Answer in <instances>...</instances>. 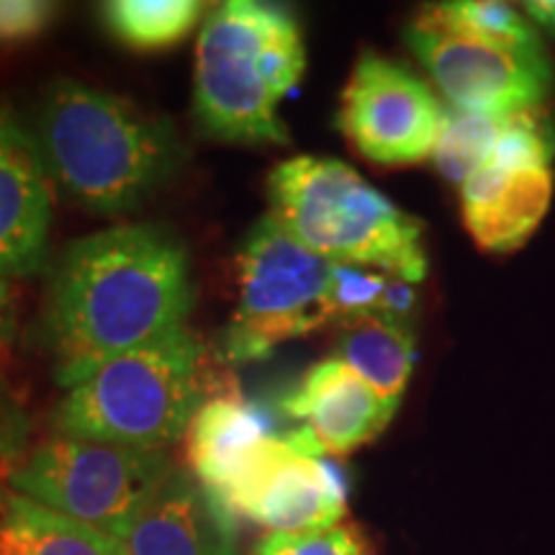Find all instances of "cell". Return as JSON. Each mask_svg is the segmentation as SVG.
<instances>
[{
	"label": "cell",
	"mask_w": 555,
	"mask_h": 555,
	"mask_svg": "<svg viewBox=\"0 0 555 555\" xmlns=\"http://www.w3.org/2000/svg\"><path fill=\"white\" fill-rule=\"evenodd\" d=\"M196 288L189 249L159 224H119L62 249L47 286L44 330L62 388L185 327Z\"/></svg>",
	"instance_id": "obj_1"
},
{
	"label": "cell",
	"mask_w": 555,
	"mask_h": 555,
	"mask_svg": "<svg viewBox=\"0 0 555 555\" xmlns=\"http://www.w3.org/2000/svg\"><path fill=\"white\" fill-rule=\"evenodd\" d=\"M34 137L62 196L93 214L134 211L185 159L168 119L67 78L47 86Z\"/></svg>",
	"instance_id": "obj_2"
},
{
	"label": "cell",
	"mask_w": 555,
	"mask_h": 555,
	"mask_svg": "<svg viewBox=\"0 0 555 555\" xmlns=\"http://www.w3.org/2000/svg\"><path fill=\"white\" fill-rule=\"evenodd\" d=\"M307 47L294 13L227 0L208 13L193 65V114L208 137L232 144H288L278 108L304 78Z\"/></svg>",
	"instance_id": "obj_3"
},
{
	"label": "cell",
	"mask_w": 555,
	"mask_h": 555,
	"mask_svg": "<svg viewBox=\"0 0 555 555\" xmlns=\"http://www.w3.org/2000/svg\"><path fill=\"white\" fill-rule=\"evenodd\" d=\"M270 217L335 266L380 270L399 281L427 275L425 227L350 165L301 155L268 176Z\"/></svg>",
	"instance_id": "obj_4"
},
{
	"label": "cell",
	"mask_w": 555,
	"mask_h": 555,
	"mask_svg": "<svg viewBox=\"0 0 555 555\" xmlns=\"http://www.w3.org/2000/svg\"><path fill=\"white\" fill-rule=\"evenodd\" d=\"M204 345L189 327L111 358L54 409L62 437L165 450L189 433L201 406Z\"/></svg>",
	"instance_id": "obj_5"
},
{
	"label": "cell",
	"mask_w": 555,
	"mask_h": 555,
	"mask_svg": "<svg viewBox=\"0 0 555 555\" xmlns=\"http://www.w3.org/2000/svg\"><path fill=\"white\" fill-rule=\"evenodd\" d=\"M332 283L335 262L266 214L237 253V309L221 332V360L253 363L288 339L337 324Z\"/></svg>",
	"instance_id": "obj_6"
},
{
	"label": "cell",
	"mask_w": 555,
	"mask_h": 555,
	"mask_svg": "<svg viewBox=\"0 0 555 555\" xmlns=\"http://www.w3.org/2000/svg\"><path fill=\"white\" fill-rule=\"evenodd\" d=\"M170 474L165 450L57 435L21 457L9 483L47 509L124 540Z\"/></svg>",
	"instance_id": "obj_7"
},
{
	"label": "cell",
	"mask_w": 555,
	"mask_h": 555,
	"mask_svg": "<svg viewBox=\"0 0 555 555\" xmlns=\"http://www.w3.org/2000/svg\"><path fill=\"white\" fill-rule=\"evenodd\" d=\"M219 506L270 532L327 530L347 512V478L309 429L291 427L258 450Z\"/></svg>",
	"instance_id": "obj_8"
},
{
	"label": "cell",
	"mask_w": 555,
	"mask_h": 555,
	"mask_svg": "<svg viewBox=\"0 0 555 555\" xmlns=\"http://www.w3.org/2000/svg\"><path fill=\"white\" fill-rule=\"evenodd\" d=\"M406 41L450 108L483 116L535 114L551 99L555 73L543 47L515 50L414 18Z\"/></svg>",
	"instance_id": "obj_9"
},
{
	"label": "cell",
	"mask_w": 555,
	"mask_h": 555,
	"mask_svg": "<svg viewBox=\"0 0 555 555\" xmlns=\"http://www.w3.org/2000/svg\"><path fill=\"white\" fill-rule=\"evenodd\" d=\"M448 108L420 75L363 52L343 90L339 129L380 168H404L435 157Z\"/></svg>",
	"instance_id": "obj_10"
},
{
	"label": "cell",
	"mask_w": 555,
	"mask_h": 555,
	"mask_svg": "<svg viewBox=\"0 0 555 555\" xmlns=\"http://www.w3.org/2000/svg\"><path fill=\"white\" fill-rule=\"evenodd\" d=\"M463 221L486 253L522 247L553 201V134L535 114L512 116L494 157L461 185Z\"/></svg>",
	"instance_id": "obj_11"
},
{
	"label": "cell",
	"mask_w": 555,
	"mask_h": 555,
	"mask_svg": "<svg viewBox=\"0 0 555 555\" xmlns=\"http://www.w3.org/2000/svg\"><path fill=\"white\" fill-rule=\"evenodd\" d=\"M37 137L0 106V278L39 273L50 253L54 191Z\"/></svg>",
	"instance_id": "obj_12"
},
{
	"label": "cell",
	"mask_w": 555,
	"mask_h": 555,
	"mask_svg": "<svg viewBox=\"0 0 555 555\" xmlns=\"http://www.w3.org/2000/svg\"><path fill=\"white\" fill-rule=\"evenodd\" d=\"M278 414L309 429L324 455H347L384 433L397 414L335 356L311 365L296 388L278 399Z\"/></svg>",
	"instance_id": "obj_13"
},
{
	"label": "cell",
	"mask_w": 555,
	"mask_h": 555,
	"mask_svg": "<svg viewBox=\"0 0 555 555\" xmlns=\"http://www.w3.org/2000/svg\"><path fill=\"white\" fill-rule=\"evenodd\" d=\"M129 555H237V519L185 470H172L121 540Z\"/></svg>",
	"instance_id": "obj_14"
},
{
	"label": "cell",
	"mask_w": 555,
	"mask_h": 555,
	"mask_svg": "<svg viewBox=\"0 0 555 555\" xmlns=\"http://www.w3.org/2000/svg\"><path fill=\"white\" fill-rule=\"evenodd\" d=\"M278 433L275 416L258 401H247L237 391L214 393L201 401L185 433V455L193 478L219 502L258 450Z\"/></svg>",
	"instance_id": "obj_15"
},
{
	"label": "cell",
	"mask_w": 555,
	"mask_h": 555,
	"mask_svg": "<svg viewBox=\"0 0 555 555\" xmlns=\"http://www.w3.org/2000/svg\"><path fill=\"white\" fill-rule=\"evenodd\" d=\"M335 358L358 373L380 399L401 404L416 363V337L409 317L371 311L337 324Z\"/></svg>",
	"instance_id": "obj_16"
},
{
	"label": "cell",
	"mask_w": 555,
	"mask_h": 555,
	"mask_svg": "<svg viewBox=\"0 0 555 555\" xmlns=\"http://www.w3.org/2000/svg\"><path fill=\"white\" fill-rule=\"evenodd\" d=\"M0 555H129L121 540L0 489Z\"/></svg>",
	"instance_id": "obj_17"
},
{
	"label": "cell",
	"mask_w": 555,
	"mask_h": 555,
	"mask_svg": "<svg viewBox=\"0 0 555 555\" xmlns=\"http://www.w3.org/2000/svg\"><path fill=\"white\" fill-rule=\"evenodd\" d=\"M204 3L196 0H111L101 18L111 37L137 52L176 47L198 24Z\"/></svg>",
	"instance_id": "obj_18"
},
{
	"label": "cell",
	"mask_w": 555,
	"mask_h": 555,
	"mask_svg": "<svg viewBox=\"0 0 555 555\" xmlns=\"http://www.w3.org/2000/svg\"><path fill=\"white\" fill-rule=\"evenodd\" d=\"M416 18L463 37L489 41V44L538 50L540 39L532 26L509 3L496 0H453V3L429 5Z\"/></svg>",
	"instance_id": "obj_19"
},
{
	"label": "cell",
	"mask_w": 555,
	"mask_h": 555,
	"mask_svg": "<svg viewBox=\"0 0 555 555\" xmlns=\"http://www.w3.org/2000/svg\"><path fill=\"white\" fill-rule=\"evenodd\" d=\"M512 116H483L470 111L448 108L446 127L435 150L437 170L461 185L478 168H483L504 139Z\"/></svg>",
	"instance_id": "obj_20"
},
{
	"label": "cell",
	"mask_w": 555,
	"mask_h": 555,
	"mask_svg": "<svg viewBox=\"0 0 555 555\" xmlns=\"http://www.w3.org/2000/svg\"><path fill=\"white\" fill-rule=\"evenodd\" d=\"M249 555H371L363 532L350 525L309 532H268Z\"/></svg>",
	"instance_id": "obj_21"
},
{
	"label": "cell",
	"mask_w": 555,
	"mask_h": 555,
	"mask_svg": "<svg viewBox=\"0 0 555 555\" xmlns=\"http://www.w3.org/2000/svg\"><path fill=\"white\" fill-rule=\"evenodd\" d=\"M60 5L47 0H0V50L29 44L57 18Z\"/></svg>",
	"instance_id": "obj_22"
},
{
	"label": "cell",
	"mask_w": 555,
	"mask_h": 555,
	"mask_svg": "<svg viewBox=\"0 0 555 555\" xmlns=\"http://www.w3.org/2000/svg\"><path fill=\"white\" fill-rule=\"evenodd\" d=\"M26 437H29V420L0 376V466H11V470L18 466Z\"/></svg>",
	"instance_id": "obj_23"
},
{
	"label": "cell",
	"mask_w": 555,
	"mask_h": 555,
	"mask_svg": "<svg viewBox=\"0 0 555 555\" xmlns=\"http://www.w3.org/2000/svg\"><path fill=\"white\" fill-rule=\"evenodd\" d=\"M13 330H16V301H13L11 283L0 278V352L11 347Z\"/></svg>",
	"instance_id": "obj_24"
},
{
	"label": "cell",
	"mask_w": 555,
	"mask_h": 555,
	"mask_svg": "<svg viewBox=\"0 0 555 555\" xmlns=\"http://www.w3.org/2000/svg\"><path fill=\"white\" fill-rule=\"evenodd\" d=\"M525 11L530 18H535L543 29H547L555 37V0H535V3H525Z\"/></svg>",
	"instance_id": "obj_25"
}]
</instances>
